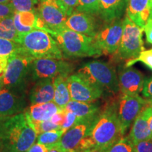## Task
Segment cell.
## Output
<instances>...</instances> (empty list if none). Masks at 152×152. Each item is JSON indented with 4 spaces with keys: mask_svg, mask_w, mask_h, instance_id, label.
<instances>
[{
    "mask_svg": "<svg viewBox=\"0 0 152 152\" xmlns=\"http://www.w3.org/2000/svg\"><path fill=\"white\" fill-rule=\"evenodd\" d=\"M37 134L20 113L6 118L0 132L4 143L3 152H27L37 140Z\"/></svg>",
    "mask_w": 152,
    "mask_h": 152,
    "instance_id": "obj_1",
    "label": "cell"
},
{
    "mask_svg": "<svg viewBox=\"0 0 152 152\" xmlns=\"http://www.w3.org/2000/svg\"><path fill=\"white\" fill-rule=\"evenodd\" d=\"M87 137L94 147L106 149L122 137L115 103L106 106L99 113L91 125Z\"/></svg>",
    "mask_w": 152,
    "mask_h": 152,
    "instance_id": "obj_2",
    "label": "cell"
},
{
    "mask_svg": "<svg viewBox=\"0 0 152 152\" xmlns=\"http://www.w3.org/2000/svg\"><path fill=\"white\" fill-rule=\"evenodd\" d=\"M48 33L57 42L65 58L99 56L103 54L96 45L94 37L78 33L66 27Z\"/></svg>",
    "mask_w": 152,
    "mask_h": 152,
    "instance_id": "obj_3",
    "label": "cell"
},
{
    "mask_svg": "<svg viewBox=\"0 0 152 152\" xmlns=\"http://www.w3.org/2000/svg\"><path fill=\"white\" fill-rule=\"evenodd\" d=\"M77 75L95 87L113 94L120 92L118 74L113 66L101 61L87 62L79 68Z\"/></svg>",
    "mask_w": 152,
    "mask_h": 152,
    "instance_id": "obj_4",
    "label": "cell"
},
{
    "mask_svg": "<svg viewBox=\"0 0 152 152\" xmlns=\"http://www.w3.org/2000/svg\"><path fill=\"white\" fill-rule=\"evenodd\" d=\"M25 52L34 58L63 59V53L57 42L46 30L34 29L20 36V42Z\"/></svg>",
    "mask_w": 152,
    "mask_h": 152,
    "instance_id": "obj_5",
    "label": "cell"
},
{
    "mask_svg": "<svg viewBox=\"0 0 152 152\" xmlns=\"http://www.w3.org/2000/svg\"><path fill=\"white\" fill-rule=\"evenodd\" d=\"M35 58L23 50L9 56L3 75L4 87L13 91L22 90Z\"/></svg>",
    "mask_w": 152,
    "mask_h": 152,
    "instance_id": "obj_6",
    "label": "cell"
},
{
    "mask_svg": "<svg viewBox=\"0 0 152 152\" xmlns=\"http://www.w3.org/2000/svg\"><path fill=\"white\" fill-rule=\"evenodd\" d=\"M144 28L134 23L125 15L123 18V30L121 42L118 49L117 56L121 59L135 58L144 50L142 33Z\"/></svg>",
    "mask_w": 152,
    "mask_h": 152,
    "instance_id": "obj_7",
    "label": "cell"
},
{
    "mask_svg": "<svg viewBox=\"0 0 152 152\" xmlns=\"http://www.w3.org/2000/svg\"><path fill=\"white\" fill-rule=\"evenodd\" d=\"M115 105L121 135L123 137L137 115L147 105V100L139 96V94H122Z\"/></svg>",
    "mask_w": 152,
    "mask_h": 152,
    "instance_id": "obj_8",
    "label": "cell"
},
{
    "mask_svg": "<svg viewBox=\"0 0 152 152\" xmlns=\"http://www.w3.org/2000/svg\"><path fill=\"white\" fill-rule=\"evenodd\" d=\"M71 63L64 59L53 58H35L31 66L33 79L38 80L45 78H54L58 76L68 77L73 71Z\"/></svg>",
    "mask_w": 152,
    "mask_h": 152,
    "instance_id": "obj_9",
    "label": "cell"
},
{
    "mask_svg": "<svg viewBox=\"0 0 152 152\" xmlns=\"http://www.w3.org/2000/svg\"><path fill=\"white\" fill-rule=\"evenodd\" d=\"M123 18L104 23L95 35L96 45L103 54H113L117 52L122 37Z\"/></svg>",
    "mask_w": 152,
    "mask_h": 152,
    "instance_id": "obj_10",
    "label": "cell"
},
{
    "mask_svg": "<svg viewBox=\"0 0 152 152\" xmlns=\"http://www.w3.org/2000/svg\"><path fill=\"white\" fill-rule=\"evenodd\" d=\"M37 11L47 32L57 31L66 28L68 16L58 0H39Z\"/></svg>",
    "mask_w": 152,
    "mask_h": 152,
    "instance_id": "obj_11",
    "label": "cell"
},
{
    "mask_svg": "<svg viewBox=\"0 0 152 152\" xmlns=\"http://www.w3.org/2000/svg\"><path fill=\"white\" fill-rule=\"evenodd\" d=\"M71 100L92 103L102 97L104 92L82 79L77 74L67 77Z\"/></svg>",
    "mask_w": 152,
    "mask_h": 152,
    "instance_id": "obj_12",
    "label": "cell"
},
{
    "mask_svg": "<svg viewBox=\"0 0 152 152\" xmlns=\"http://www.w3.org/2000/svg\"><path fill=\"white\" fill-rule=\"evenodd\" d=\"M96 17L75 11L68 17L66 27L78 33L94 37L102 26Z\"/></svg>",
    "mask_w": 152,
    "mask_h": 152,
    "instance_id": "obj_13",
    "label": "cell"
},
{
    "mask_svg": "<svg viewBox=\"0 0 152 152\" xmlns=\"http://www.w3.org/2000/svg\"><path fill=\"white\" fill-rule=\"evenodd\" d=\"M120 92L122 94L137 95L142 92L144 77L140 71L131 67L121 68L118 73Z\"/></svg>",
    "mask_w": 152,
    "mask_h": 152,
    "instance_id": "obj_14",
    "label": "cell"
},
{
    "mask_svg": "<svg viewBox=\"0 0 152 152\" xmlns=\"http://www.w3.org/2000/svg\"><path fill=\"white\" fill-rule=\"evenodd\" d=\"M26 102L22 95L3 87L0 90V116L11 117L26 111Z\"/></svg>",
    "mask_w": 152,
    "mask_h": 152,
    "instance_id": "obj_15",
    "label": "cell"
},
{
    "mask_svg": "<svg viewBox=\"0 0 152 152\" xmlns=\"http://www.w3.org/2000/svg\"><path fill=\"white\" fill-rule=\"evenodd\" d=\"M94 119L82 121L66 131L58 142L61 147L66 152L75 151L82 140L87 135Z\"/></svg>",
    "mask_w": 152,
    "mask_h": 152,
    "instance_id": "obj_16",
    "label": "cell"
},
{
    "mask_svg": "<svg viewBox=\"0 0 152 152\" xmlns=\"http://www.w3.org/2000/svg\"><path fill=\"white\" fill-rule=\"evenodd\" d=\"M15 28L20 36L34 29H42L44 23L38 16L37 9L32 11L15 12L13 16Z\"/></svg>",
    "mask_w": 152,
    "mask_h": 152,
    "instance_id": "obj_17",
    "label": "cell"
},
{
    "mask_svg": "<svg viewBox=\"0 0 152 152\" xmlns=\"http://www.w3.org/2000/svg\"><path fill=\"white\" fill-rule=\"evenodd\" d=\"M149 110L146 106L132 123L128 137L133 144L152 139V133L148 123Z\"/></svg>",
    "mask_w": 152,
    "mask_h": 152,
    "instance_id": "obj_18",
    "label": "cell"
},
{
    "mask_svg": "<svg viewBox=\"0 0 152 152\" xmlns=\"http://www.w3.org/2000/svg\"><path fill=\"white\" fill-rule=\"evenodd\" d=\"M54 78L38 80L30 90L29 99L31 104L54 102Z\"/></svg>",
    "mask_w": 152,
    "mask_h": 152,
    "instance_id": "obj_19",
    "label": "cell"
},
{
    "mask_svg": "<svg viewBox=\"0 0 152 152\" xmlns=\"http://www.w3.org/2000/svg\"><path fill=\"white\" fill-rule=\"evenodd\" d=\"M125 13L134 23L144 28L151 15L149 0H128Z\"/></svg>",
    "mask_w": 152,
    "mask_h": 152,
    "instance_id": "obj_20",
    "label": "cell"
},
{
    "mask_svg": "<svg viewBox=\"0 0 152 152\" xmlns=\"http://www.w3.org/2000/svg\"><path fill=\"white\" fill-rule=\"evenodd\" d=\"M128 0H99V18L104 23L122 18Z\"/></svg>",
    "mask_w": 152,
    "mask_h": 152,
    "instance_id": "obj_21",
    "label": "cell"
},
{
    "mask_svg": "<svg viewBox=\"0 0 152 152\" xmlns=\"http://www.w3.org/2000/svg\"><path fill=\"white\" fill-rule=\"evenodd\" d=\"M60 109L54 102L31 104L28 109L24 111L26 119L28 121L42 122L49 121L54 114L60 111Z\"/></svg>",
    "mask_w": 152,
    "mask_h": 152,
    "instance_id": "obj_22",
    "label": "cell"
},
{
    "mask_svg": "<svg viewBox=\"0 0 152 152\" xmlns=\"http://www.w3.org/2000/svg\"><path fill=\"white\" fill-rule=\"evenodd\" d=\"M65 109L75 114L78 120V123L82 121L93 120L100 112L97 104L88 102H81L71 100L66 105Z\"/></svg>",
    "mask_w": 152,
    "mask_h": 152,
    "instance_id": "obj_23",
    "label": "cell"
},
{
    "mask_svg": "<svg viewBox=\"0 0 152 152\" xmlns=\"http://www.w3.org/2000/svg\"><path fill=\"white\" fill-rule=\"evenodd\" d=\"M54 102L60 109H64L71 100V94L67 83V77L58 76L54 78Z\"/></svg>",
    "mask_w": 152,
    "mask_h": 152,
    "instance_id": "obj_24",
    "label": "cell"
},
{
    "mask_svg": "<svg viewBox=\"0 0 152 152\" xmlns=\"http://www.w3.org/2000/svg\"><path fill=\"white\" fill-rule=\"evenodd\" d=\"M0 37L20 42V35L15 28L13 16L0 19Z\"/></svg>",
    "mask_w": 152,
    "mask_h": 152,
    "instance_id": "obj_25",
    "label": "cell"
},
{
    "mask_svg": "<svg viewBox=\"0 0 152 152\" xmlns=\"http://www.w3.org/2000/svg\"><path fill=\"white\" fill-rule=\"evenodd\" d=\"M75 11L99 17V0H78Z\"/></svg>",
    "mask_w": 152,
    "mask_h": 152,
    "instance_id": "obj_26",
    "label": "cell"
},
{
    "mask_svg": "<svg viewBox=\"0 0 152 152\" xmlns=\"http://www.w3.org/2000/svg\"><path fill=\"white\" fill-rule=\"evenodd\" d=\"M64 132H65L61 129H58L40 133L37 135L36 142L45 146L52 145L59 142Z\"/></svg>",
    "mask_w": 152,
    "mask_h": 152,
    "instance_id": "obj_27",
    "label": "cell"
},
{
    "mask_svg": "<svg viewBox=\"0 0 152 152\" xmlns=\"http://www.w3.org/2000/svg\"><path fill=\"white\" fill-rule=\"evenodd\" d=\"M23 51V49L19 43L0 37V56L9 57Z\"/></svg>",
    "mask_w": 152,
    "mask_h": 152,
    "instance_id": "obj_28",
    "label": "cell"
},
{
    "mask_svg": "<svg viewBox=\"0 0 152 152\" xmlns=\"http://www.w3.org/2000/svg\"><path fill=\"white\" fill-rule=\"evenodd\" d=\"M106 152H134L133 144L128 137L120 138L110 147Z\"/></svg>",
    "mask_w": 152,
    "mask_h": 152,
    "instance_id": "obj_29",
    "label": "cell"
},
{
    "mask_svg": "<svg viewBox=\"0 0 152 152\" xmlns=\"http://www.w3.org/2000/svg\"><path fill=\"white\" fill-rule=\"evenodd\" d=\"M10 2L16 12H23L36 10L35 6L39 0H10Z\"/></svg>",
    "mask_w": 152,
    "mask_h": 152,
    "instance_id": "obj_30",
    "label": "cell"
},
{
    "mask_svg": "<svg viewBox=\"0 0 152 152\" xmlns=\"http://www.w3.org/2000/svg\"><path fill=\"white\" fill-rule=\"evenodd\" d=\"M140 61L145 64L147 67L152 70V52L150 50H144L143 52L140 53V55L135 58L128 60L125 64L126 67H130L131 66L135 64L136 62Z\"/></svg>",
    "mask_w": 152,
    "mask_h": 152,
    "instance_id": "obj_31",
    "label": "cell"
},
{
    "mask_svg": "<svg viewBox=\"0 0 152 152\" xmlns=\"http://www.w3.org/2000/svg\"><path fill=\"white\" fill-rule=\"evenodd\" d=\"M64 113H65V116H64V122L61 125V128L64 132H66L75 124L78 123V120L75 114L65 109H64Z\"/></svg>",
    "mask_w": 152,
    "mask_h": 152,
    "instance_id": "obj_32",
    "label": "cell"
},
{
    "mask_svg": "<svg viewBox=\"0 0 152 152\" xmlns=\"http://www.w3.org/2000/svg\"><path fill=\"white\" fill-rule=\"evenodd\" d=\"M15 9L11 2L0 4V19L14 16Z\"/></svg>",
    "mask_w": 152,
    "mask_h": 152,
    "instance_id": "obj_33",
    "label": "cell"
},
{
    "mask_svg": "<svg viewBox=\"0 0 152 152\" xmlns=\"http://www.w3.org/2000/svg\"><path fill=\"white\" fill-rule=\"evenodd\" d=\"M60 4L65 10L68 17L75 11L78 0H58Z\"/></svg>",
    "mask_w": 152,
    "mask_h": 152,
    "instance_id": "obj_34",
    "label": "cell"
},
{
    "mask_svg": "<svg viewBox=\"0 0 152 152\" xmlns=\"http://www.w3.org/2000/svg\"><path fill=\"white\" fill-rule=\"evenodd\" d=\"M134 152H152V139L133 144Z\"/></svg>",
    "mask_w": 152,
    "mask_h": 152,
    "instance_id": "obj_35",
    "label": "cell"
},
{
    "mask_svg": "<svg viewBox=\"0 0 152 152\" xmlns=\"http://www.w3.org/2000/svg\"><path fill=\"white\" fill-rule=\"evenodd\" d=\"M142 93L146 99H152V77L144 79Z\"/></svg>",
    "mask_w": 152,
    "mask_h": 152,
    "instance_id": "obj_36",
    "label": "cell"
},
{
    "mask_svg": "<svg viewBox=\"0 0 152 152\" xmlns=\"http://www.w3.org/2000/svg\"><path fill=\"white\" fill-rule=\"evenodd\" d=\"M144 31L146 34L147 41L152 44V17L149 18L144 28Z\"/></svg>",
    "mask_w": 152,
    "mask_h": 152,
    "instance_id": "obj_37",
    "label": "cell"
},
{
    "mask_svg": "<svg viewBox=\"0 0 152 152\" xmlns=\"http://www.w3.org/2000/svg\"><path fill=\"white\" fill-rule=\"evenodd\" d=\"M64 116H65L64 109H62L60 111H58V113L54 114V115L52 117V118L50 119V121H52V123H55V124L61 126V125H62L63 122H64Z\"/></svg>",
    "mask_w": 152,
    "mask_h": 152,
    "instance_id": "obj_38",
    "label": "cell"
},
{
    "mask_svg": "<svg viewBox=\"0 0 152 152\" xmlns=\"http://www.w3.org/2000/svg\"><path fill=\"white\" fill-rule=\"evenodd\" d=\"M46 147V152H66L60 144L58 143L52 144V145L45 146Z\"/></svg>",
    "mask_w": 152,
    "mask_h": 152,
    "instance_id": "obj_39",
    "label": "cell"
},
{
    "mask_svg": "<svg viewBox=\"0 0 152 152\" xmlns=\"http://www.w3.org/2000/svg\"><path fill=\"white\" fill-rule=\"evenodd\" d=\"M27 152H46V147L36 142L28 150Z\"/></svg>",
    "mask_w": 152,
    "mask_h": 152,
    "instance_id": "obj_40",
    "label": "cell"
},
{
    "mask_svg": "<svg viewBox=\"0 0 152 152\" xmlns=\"http://www.w3.org/2000/svg\"><path fill=\"white\" fill-rule=\"evenodd\" d=\"M8 58L9 57L0 56V76H1V77H3L4 73L5 68L7 67Z\"/></svg>",
    "mask_w": 152,
    "mask_h": 152,
    "instance_id": "obj_41",
    "label": "cell"
},
{
    "mask_svg": "<svg viewBox=\"0 0 152 152\" xmlns=\"http://www.w3.org/2000/svg\"><path fill=\"white\" fill-rule=\"evenodd\" d=\"M106 148H102L99 147H94L90 148V149H84V150H77L73 152H106L107 151Z\"/></svg>",
    "mask_w": 152,
    "mask_h": 152,
    "instance_id": "obj_42",
    "label": "cell"
},
{
    "mask_svg": "<svg viewBox=\"0 0 152 152\" xmlns=\"http://www.w3.org/2000/svg\"><path fill=\"white\" fill-rule=\"evenodd\" d=\"M148 110H149V118H148V123L151 132L152 133V106H148Z\"/></svg>",
    "mask_w": 152,
    "mask_h": 152,
    "instance_id": "obj_43",
    "label": "cell"
},
{
    "mask_svg": "<svg viewBox=\"0 0 152 152\" xmlns=\"http://www.w3.org/2000/svg\"><path fill=\"white\" fill-rule=\"evenodd\" d=\"M5 119H6V118H3V117L0 116V132H1V128H2L3 123H4V122Z\"/></svg>",
    "mask_w": 152,
    "mask_h": 152,
    "instance_id": "obj_44",
    "label": "cell"
},
{
    "mask_svg": "<svg viewBox=\"0 0 152 152\" xmlns=\"http://www.w3.org/2000/svg\"><path fill=\"white\" fill-rule=\"evenodd\" d=\"M4 151V143L2 140L0 139V152Z\"/></svg>",
    "mask_w": 152,
    "mask_h": 152,
    "instance_id": "obj_45",
    "label": "cell"
},
{
    "mask_svg": "<svg viewBox=\"0 0 152 152\" xmlns=\"http://www.w3.org/2000/svg\"><path fill=\"white\" fill-rule=\"evenodd\" d=\"M3 87H4L3 77H1V76H0V90H1Z\"/></svg>",
    "mask_w": 152,
    "mask_h": 152,
    "instance_id": "obj_46",
    "label": "cell"
},
{
    "mask_svg": "<svg viewBox=\"0 0 152 152\" xmlns=\"http://www.w3.org/2000/svg\"><path fill=\"white\" fill-rule=\"evenodd\" d=\"M149 4L150 10H151V15H150L149 18H151L152 17V0H149Z\"/></svg>",
    "mask_w": 152,
    "mask_h": 152,
    "instance_id": "obj_47",
    "label": "cell"
},
{
    "mask_svg": "<svg viewBox=\"0 0 152 152\" xmlns=\"http://www.w3.org/2000/svg\"><path fill=\"white\" fill-rule=\"evenodd\" d=\"M146 100H147V105L152 106V99H146Z\"/></svg>",
    "mask_w": 152,
    "mask_h": 152,
    "instance_id": "obj_48",
    "label": "cell"
},
{
    "mask_svg": "<svg viewBox=\"0 0 152 152\" xmlns=\"http://www.w3.org/2000/svg\"><path fill=\"white\" fill-rule=\"evenodd\" d=\"M10 2V0H0V4H4Z\"/></svg>",
    "mask_w": 152,
    "mask_h": 152,
    "instance_id": "obj_49",
    "label": "cell"
},
{
    "mask_svg": "<svg viewBox=\"0 0 152 152\" xmlns=\"http://www.w3.org/2000/svg\"><path fill=\"white\" fill-rule=\"evenodd\" d=\"M150 50H151V52H152V49H150Z\"/></svg>",
    "mask_w": 152,
    "mask_h": 152,
    "instance_id": "obj_50",
    "label": "cell"
}]
</instances>
